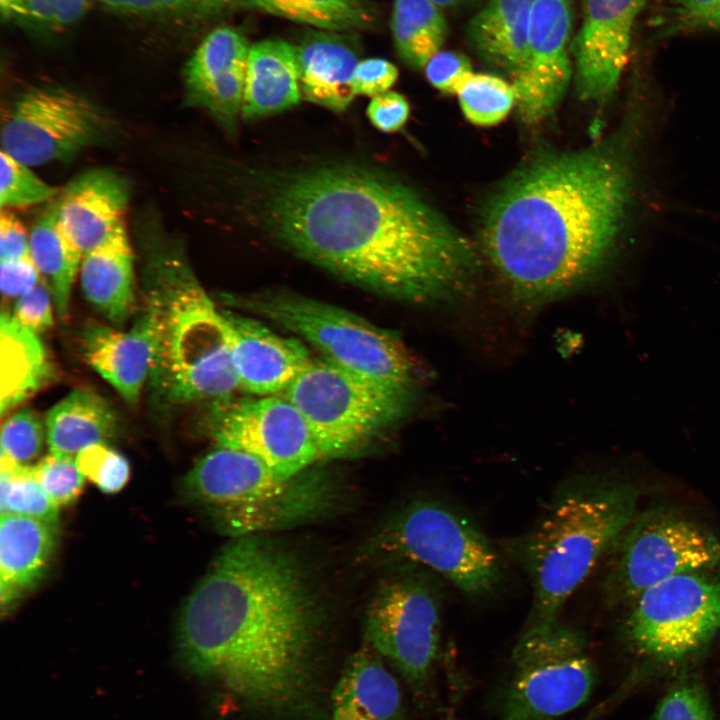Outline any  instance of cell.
<instances>
[{"mask_svg":"<svg viewBox=\"0 0 720 720\" xmlns=\"http://www.w3.org/2000/svg\"><path fill=\"white\" fill-rule=\"evenodd\" d=\"M108 10L126 16L203 20L216 17L240 0H98Z\"/></svg>","mask_w":720,"mask_h":720,"instance_id":"obj_35","label":"cell"},{"mask_svg":"<svg viewBox=\"0 0 720 720\" xmlns=\"http://www.w3.org/2000/svg\"><path fill=\"white\" fill-rule=\"evenodd\" d=\"M45 428L50 452L76 457L91 445L107 444L117 432L118 417L105 398L77 389L48 411Z\"/></svg>","mask_w":720,"mask_h":720,"instance_id":"obj_26","label":"cell"},{"mask_svg":"<svg viewBox=\"0 0 720 720\" xmlns=\"http://www.w3.org/2000/svg\"><path fill=\"white\" fill-rule=\"evenodd\" d=\"M29 251L41 277L48 283L57 315L65 318L84 255L62 228L56 199L34 221L29 233Z\"/></svg>","mask_w":720,"mask_h":720,"instance_id":"obj_30","label":"cell"},{"mask_svg":"<svg viewBox=\"0 0 720 720\" xmlns=\"http://www.w3.org/2000/svg\"><path fill=\"white\" fill-rule=\"evenodd\" d=\"M33 470L58 508L75 502L82 493L85 476L77 467L75 457L50 452L33 465Z\"/></svg>","mask_w":720,"mask_h":720,"instance_id":"obj_39","label":"cell"},{"mask_svg":"<svg viewBox=\"0 0 720 720\" xmlns=\"http://www.w3.org/2000/svg\"><path fill=\"white\" fill-rule=\"evenodd\" d=\"M30 166L0 151L1 209L21 208L55 200V188L39 178Z\"/></svg>","mask_w":720,"mask_h":720,"instance_id":"obj_37","label":"cell"},{"mask_svg":"<svg viewBox=\"0 0 720 720\" xmlns=\"http://www.w3.org/2000/svg\"><path fill=\"white\" fill-rule=\"evenodd\" d=\"M616 568L624 596L643 591L678 574L713 568L720 542L693 522L669 512H651L626 535Z\"/></svg>","mask_w":720,"mask_h":720,"instance_id":"obj_15","label":"cell"},{"mask_svg":"<svg viewBox=\"0 0 720 720\" xmlns=\"http://www.w3.org/2000/svg\"><path fill=\"white\" fill-rule=\"evenodd\" d=\"M632 490L581 486L563 492L516 544L534 594L533 620L557 618L602 554L630 524Z\"/></svg>","mask_w":720,"mask_h":720,"instance_id":"obj_5","label":"cell"},{"mask_svg":"<svg viewBox=\"0 0 720 720\" xmlns=\"http://www.w3.org/2000/svg\"><path fill=\"white\" fill-rule=\"evenodd\" d=\"M455 95L466 119L483 127L501 122L516 104L512 83L496 75L473 71L461 81Z\"/></svg>","mask_w":720,"mask_h":720,"instance_id":"obj_34","label":"cell"},{"mask_svg":"<svg viewBox=\"0 0 720 720\" xmlns=\"http://www.w3.org/2000/svg\"><path fill=\"white\" fill-rule=\"evenodd\" d=\"M653 720H714L704 689L693 682L670 689L659 702Z\"/></svg>","mask_w":720,"mask_h":720,"instance_id":"obj_41","label":"cell"},{"mask_svg":"<svg viewBox=\"0 0 720 720\" xmlns=\"http://www.w3.org/2000/svg\"><path fill=\"white\" fill-rule=\"evenodd\" d=\"M410 107L406 98L394 91L374 96L368 104L371 123L383 132L399 131L407 122Z\"/></svg>","mask_w":720,"mask_h":720,"instance_id":"obj_45","label":"cell"},{"mask_svg":"<svg viewBox=\"0 0 720 720\" xmlns=\"http://www.w3.org/2000/svg\"><path fill=\"white\" fill-rule=\"evenodd\" d=\"M635 136L632 115L608 142L543 156L491 197L482 218L483 247L520 300L553 299L605 262L630 202Z\"/></svg>","mask_w":720,"mask_h":720,"instance_id":"obj_3","label":"cell"},{"mask_svg":"<svg viewBox=\"0 0 720 720\" xmlns=\"http://www.w3.org/2000/svg\"><path fill=\"white\" fill-rule=\"evenodd\" d=\"M263 184L267 229L296 255L360 287L425 303L461 294L475 274L472 243L375 169L322 164Z\"/></svg>","mask_w":720,"mask_h":720,"instance_id":"obj_2","label":"cell"},{"mask_svg":"<svg viewBox=\"0 0 720 720\" xmlns=\"http://www.w3.org/2000/svg\"><path fill=\"white\" fill-rule=\"evenodd\" d=\"M445 720H456V719L452 716H448Z\"/></svg>","mask_w":720,"mask_h":720,"instance_id":"obj_51","label":"cell"},{"mask_svg":"<svg viewBox=\"0 0 720 720\" xmlns=\"http://www.w3.org/2000/svg\"><path fill=\"white\" fill-rule=\"evenodd\" d=\"M56 525L15 514L0 518V599L10 607L43 576L53 553Z\"/></svg>","mask_w":720,"mask_h":720,"instance_id":"obj_24","label":"cell"},{"mask_svg":"<svg viewBox=\"0 0 720 720\" xmlns=\"http://www.w3.org/2000/svg\"><path fill=\"white\" fill-rule=\"evenodd\" d=\"M398 69L383 58L361 60L353 75L355 95L377 96L389 91L398 78Z\"/></svg>","mask_w":720,"mask_h":720,"instance_id":"obj_44","label":"cell"},{"mask_svg":"<svg viewBox=\"0 0 720 720\" xmlns=\"http://www.w3.org/2000/svg\"><path fill=\"white\" fill-rule=\"evenodd\" d=\"M302 98L296 47L283 39L250 46L241 112L262 118L297 105Z\"/></svg>","mask_w":720,"mask_h":720,"instance_id":"obj_23","label":"cell"},{"mask_svg":"<svg viewBox=\"0 0 720 720\" xmlns=\"http://www.w3.org/2000/svg\"><path fill=\"white\" fill-rule=\"evenodd\" d=\"M217 408L210 425L215 446L247 453L283 479L310 469L321 459L306 421L283 395Z\"/></svg>","mask_w":720,"mask_h":720,"instance_id":"obj_14","label":"cell"},{"mask_svg":"<svg viewBox=\"0 0 720 720\" xmlns=\"http://www.w3.org/2000/svg\"><path fill=\"white\" fill-rule=\"evenodd\" d=\"M92 0H0L7 22L58 30L69 27L86 14Z\"/></svg>","mask_w":720,"mask_h":720,"instance_id":"obj_36","label":"cell"},{"mask_svg":"<svg viewBox=\"0 0 720 720\" xmlns=\"http://www.w3.org/2000/svg\"><path fill=\"white\" fill-rule=\"evenodd\" d=\"M332 720H369L354 707L342 702L331 701Z\"/></svg>","mask_w":720,"mask_h":720,"instance_id":"obj_49","label":"cell"},{"mask_svg":"<svg viewBox=\"0 0 720 720\" xmlns=\"http://www.w3.org/2000/svg\"><path fill=\"white\" fill-rule=\"evenodd\" d=\"M222 312L239 389L258 397L283 393L312 361L298 339L282 337L246 316Z\"/></svg>","mask_w":720,"mask_h":720,"instance_id":"obj_19","label":"cell"},{"mask_svg":"<svg viewBox=\"0 0 720 720\" xmlns=\"http://www.w3.org/2000/svg\"><path fill=\"white\" fill-rule=\"evenodd\" d=\"M391 31L400 58L422 69L440 51L447 36L442 8L430 0H393Z\"/></svg>","mask_w":720,"mask_h":720,"instance_id":"obj_32","label":"cell"},{"mask_svg":"<svg viewBox=\"0 0 720 720\" xmlns=\"http://www.w3.org/2000/svg\"><path fill=\"white\" fill-rule=\"evenodd\" d=\"M362 558L381 564H416L481 598L499 584L501 562L470 520L431 499L412 501L392 513L364 543Z\"/></svg>","mask_w":720,"mask_h":720,"instance_id":"obj_7","label":"cell"},{"mask_svg":"<svg viewBox=\"0 0 720 720\" xmlns=\"http://www.w3.org/2000/svg\"><path fill=\"white\" fill-rule=\"evenodd\" d=\"M85 297L114 325H123L134 304V255L124 225L86 253L80 266Z\"/></svg>","mask_w":720,"mask_h":720,"instance_id":"obj_25","label":"cell"},{"mask_svg":"<svg viewBox=\"0 0 720 720\" xmlns=\"http://www.w3.org/2000/svg\"><path fill=\"white\" fill-rule=\"evenodd\" d=\"M48 354L38 334L12 314L0 317V412L4 415L34 393L51 376Z\"/></svg>","mask_w":720,"mask_h":720,"instance_id":"obj_27","label":"cell"},{"mask_svg":"<svg viewBox=\"0 0 720 720\" xmlns=\"http://www.w3.org/2000/svg\"><path fill=\"white\" fill-rule=\"evenodd\" d=\"M572 0H533L522 64L511 76L515 107L526 124H537L559 104L572 75Z\"/></svg>","mask_w":720,"mask_h":720,"instance_id":"obj_16","label":"cell"},{"mask_svg":"<svg viewBox=\"0 0 720 720\" xmlns=\"http://www.w3.org/2000/svg\"><path fill=\"white\" fill-rule=\"evenodd\" d=\"M129 185L113 170L95 168L73 178L56 197L59 222L85 255L123 224Z\"/></svg>","mask_w":720,"mask_h":720,"instance_id":"obj_20","label":"cell"},{"mask_svg":"<svg viewBox=\"0 0 720 720\" xmlns=\"http://www.w3.org/2000/svg\"><path fill=\"white\" fill-rule=\"evenodd\" d=\"M412 392L321 357L312 359L282 395L301 413L322 459L361 451L406 413Z\"/></svg>","mask_w":720,"mask_h":720,"instance_id":"obj_9","label":"cell"},{"mask_svg":"<svg viewBox=\"0 0 720 720\" xmlns=\"http://www.w3.org/2000/svg\"><path fill=\"white\" fill-rule=\"evenodd\" d=\"M646 0H583V20L570 51L579 96L610 99L628 60L632 29Z\"/></svg>","mask_w":720,"mask_h":720,"instance_id":"obj_17","label":"cell"},{"mask_svg":"<svg viewBox=\"0 0 720 720\" xmlns=\"http://www.w3.org/2000/svg\"><path fill=\"white\" fill-rule=\"evenodd\" d=\"M29 234L20 219L8 209L0 214V259L29 255Z\"/></svg>","mask_w":720,"mask_h":720,"instance_id":"obj_47","label":"cell"},{"mask_svg":"<svg viewBox=\"0 0 720 720\" xmlns=\"http://www.w3.org/2000/svg\"><path fill=\"white\" fill-rule=\"evenodd\" d=\"M141 277L153 348L148 379L162 409L225 400L239 389L229 331L183 244L153 220L139 231Z\"/></svg>","mask_w":720,"mask_h":720,"instance_id":"obj_4","label":"cell"},{"mask_svg":"<svg viewBox=\"0 0 720 720\" xmlns=\"http://www.w3.org/2000/svg\"><path fill=\"white\" fill-rule=\"evenodd\" d=\"M240 6L327 32L369 30L378 20L369 0H240Z\"/></svg>","mask_w":720,"mask_h":720,"instance_id":"obj_31","label":"cell"},{"mask_svg":"<svg viewBox=\"0 0 720 720\" xmlns=\"http://www.w3.org/2000/svg\"><path fill=\"white\" fill-rule=\"evenodd\" d=\"M323 612L303 563L267 535L234 537L187 597L178 655L268 720H320Z\"/></svg>","mask_w":720,"mask_h":720,"instance_id":"obj_1","label":"cell"},{"mask_svg":"<svg viewBox=\"0 0 720 720\" xmlns=\"http://www.w3.org/2000/svg\"><path fill=\"white\" fill-rule=\"evenodd\" d=\"M424 68L430 84L449 94H455L461 81L472 72L468 58L454 51H439Z\"/></svg>","mask_w":720,"mask_h":720,"instance_id":"obj_42","label":"cell"},{"mask_svg":"<svg viewBox=\"0 0 720 720\" xmlns=\"http://www.w3.org/2000/svg\"><path fill=\"white\" fill-rule=\"evenodd\" d=\"M75 461L85 478L107 494L119 492L130 477L128 460L106 443L83 449Z\"/></svg>","mask_w":720,"mask_h":720,"instance_id":"obj_40","label":"cell"},{"mask_svg":"<svg viewBox=\"0 0 720 720\" xmlns=\"http://www.w3.org/2000/svg\"><path fill=\"white\" fill-rule=\"evenodd\" d=\"M41 274L30 254L0 262V289L5 297H20L40 281Z\"/></svg>","mask_w":720,"mask_h":720,"instance_id":"obj_46","label":"cell"},{"mask_svg":"<svg viewBox=\"0 0 720 720\" xmlns=\"http://www.w3.org/2000/svg\"><path fill=\"white\" fill-rule=\"evenodd\" d=\"M532 3L488 0L468 24V38L478 54L511 76L524 58Z\"/></svg>","mask_w":720,"mask_h":720,"instance_id":"obj_29","label":"cell"},{"mask_svg":"<svg viewBox=\"0 0 720 720\" xmlns=\"http://www.w3.org/2000/svg\"><path fill=\"white\" fill-rule=\"evenodd\" d=\"M351 33L320 31L296 47L302 98L343 112L356 96L353 75L359 55Z\"/></svg>","mask_w":720,"mask_h":720,"instance_id":"obj_22","label":"cell"},{"mask_svg":"<svg viewBox=\"0 0 720 720\" xmlns=\"http://www.w3.org/2000/svg\"><path fill=\"white\" fill-rule=\"evenodd\" d=\"M231 303L300 336L342 368L383 384L413 387V364L400 339L354 313L285 291L232 296Z\"/></svg>","mask_w":720,"mask_h":720,"instance_id":"obj_8","label":"cell"},{"mask_svg":"<svg viewBox=\"0 0 720 720\" xmlns=\"http://www.w3.org/2000/svg\"><path fill=\"white\" fill-rule=\"evenodd\" d=\"M250 46L235 28L217 27L201 40L183 70L188 102L206 109L230 133L242 108Z\"/></svg>","mask_w":720,"mask_h":720,"instance_id":"obj_18","label":"cell"},{"mask_svg":"<svg viewBox=\"0 0 720 720\" xmlns=\"http://www.w3.org/2000/svg\"><path fill=\"white\" fill-rule=\"evenodd\" d=\"M46 436L41 418L31 409L9 417L1 429V458L27 466L42 451Z\"/></svg>","mask_w":720,"mask_h":720,"instance_id":"obj_38","label":"cell"},{"mask_svg":"<svg viewBox=\"0 0 720 720\" xmlns=\"http://www.w3.org/2000/svg\"><path fill=\"white\" fill-rule=\"evenodd\" d=\"M81 342L88 364L127 403H137L148 382L153 358L147 315L142 311L125 331L89 324L82 332Z\"/></svg>","mask_w":720,"mask_h":720,"instance_id":"obj_21","label":"cell"},{"mask_svg":"<svg viewBox=\"0 0 720 720\" xmlns=\"http://www.w3.org/2000/svg\"><path fill=\"white\" fill-rule=\"evenodd\" d=\"M395 567L368 605L365 644L397 669L415 695L425 698L439 655L442 591L428 569L410 563Z\"/></svg>","mask_w":720,"mask_h":720,"instance_id":"obj_11","label":"cell"},{"mask_svg":"<svg viewBox=\"0 0 720 720\" xmlns=\"http://www.w3.org/2000/svg\"><path fill=\"white\" fill-rule=\"evenodd\" d=\"M111 123L87 97L63 87L24 92L2 125L1 150L28 166L73 158L107 136Z\"/></svg>","mask_w":720,"mask_h":720,"instance_id":"obj_13","label":"cell"},{"mask_svg":"<svg viewBox=\"0 0 720 720\" xmlns=\"http://www.w3.org/2000/svg\"><path fill=\"white\" fill-rule=\"evenodd\" d=\"M499 720H558L582 706L596 673L586 640L558 618L533 620L516 642Z\"/></svg>","mask_w":720,"mask_h":720,"instance_id":"obj_10","label":"cell"},{"mask_svg":"<svg viewBox=\"0 0 720 720\" xmlns=\"http://www.w3.org/2000/svg\"><path fill=\"white\" fill-rule=\"evenodd\" d=\"M331 701L349 704L369 720H404L405 716L395 676L366 644L348 660Z\"/></svg>","mask_w":720,"mask_h":720,"instance_id":"obj_28","label":"cell"},{"mask_svg":"<svg viewBox=\"0 0 720 720\" xmlns=\"http://www.w3.org/2000/svg\"><path fill=\"white\" fill-rule=\"evenodd\" d=\"M440 8H446V7H452L459 3H461L463 0H430Z\"/></svg>","mask_w":720,"mask_h":720,"instance_id":"obj_50","label":"cell"},{"mask_svg":"<svg viewBox=\"0 0 720 720\" xmlns=\"http://www.w3.org/2000/svg\"><path fill=\"white\" fill-rule=\"evenodd\" d=\"M720 630V578L703 571L663 580L643 591L626 622L632 643L663 661L684 659Z\"/></svg>","mask_w":720,"mask_h":720,"instance_id":"obj_12","label":"cell"},{"mask_svg":"<svg viewBox=\"0 0 720 720\" xmlns=\"http://www.w3.org/2000/svg\"><path fill=\"white\" fill-rule=\"evenodd\" d=\"M681 12L688 22L702 24L703 21L720 9V0H677Z\"/></svg>","mask_w":720,"mask_h":720,"instance_id":"obj_48","label":"cell"},{"mask_svg":"<svg viewBox=\"0 0 720 720\" xmlns=\"http://www.w3.org/2000/svg\"><path fill=\"white\" fill-rule=\"evenodd\" d=\"M50 293L40 281L31 290L18 297L13 317L36 334L52 327L53 310Z\"/></svg>","mask_w":720,"mask_h":720,"instance_id":"obj_43","label":"cell"},{"mask_svg":"<svg viewBox=\"0 0 720 720\" xmlns=\"http://www.w3.org/2000/svg\"><path fill=\"white\" fill-rule=\"evenodd\" d=\"M183 490L233 538L267 535L316 520L336 499V488L322 473L308 469L283 479L255 457L219 446L188 471Z\"/></svg>","mask_w":720,"mask_h":720,"instance_id":"obj_6","label":"cell"},{"mask_svg":"<svg viewBox=\"0 0 720 720\" xmlns=\"http://www.w3.org/2000/svg\"><path fill=\"white\" fill-rule=\"evenodd\" d=\"M59 508L51 501L33 466L0 459V511L36 518L57 526Z\"/></svg>","mask_w":720,"mask_h":720,"instance_id":"obj_33","label":"cell"}]
</instances>
